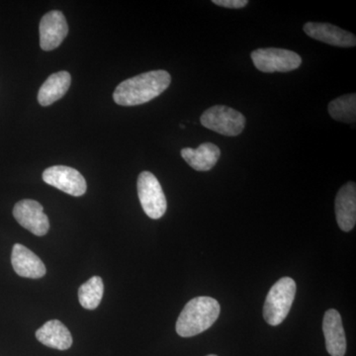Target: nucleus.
Returning <instances> with one entry per match:
<instances>
[{"label": "nucleus", "instance_id": "18", "mask_svg": "<svg viewBox=\"0 0 356 356\" xmlns=\"http://www.w3.org/2000/svg\"><path fill=\"white\" fill-rule=\"evenodd\" d=\"M103 293H104V284L102 277L93 276L79 287V303L84 309L95 310L102 302Z\"/></svg>", "mask_w": 356, "mask_h": 356}, {"label": "nucleus", "instance_id": "19", "mask_svg": "<svg viewBox=\"0 0 356 356\" xmlns=\"http://www.w3.org/2000/svg\"><path fill=\"white\" fill-rule=\"evenodd\" d=\"M212 2L218 6L232 9L243 8L248 4V0H213Z\"/></svg>", "mask_w": 356, "mask_h": 356}, {"label": "nucleus", "instance_id": "10", "mask_svg": "<svg viewBox=\"0 0 356 356\" xmlns=\"http://www.w3.org/2000/svg\"><path fill=\"white\" fill-rule=\"evenodd\" d=\"M303 29L311 38L332 46L351 48L356 44V38L353 33L330 23L308 22L304 25Z\"/></svg>", "mask_w": 356, "mask_h": 356}, {"label": "nucleus", "instance_id": "12", "mask_svg": "<svg viewBox=\"0 0 356 356\" xmlns=\"http://www.w3.org/2000/svg\"><path fill=\"white\" fill-rule=\"evenodd\" d=\"M11 264L14 271L21 277L38 280L46 274V266L43 261L32 250L20 243L13 245Z\"/></svg>", "mask_w": 356, "mask_h": 356}, {"label": "nucleus", "instance_id": "4", "mask_svg": "<svg viewBox=\"0 0 356 356\" xmlns=\"http://www.w3.org/2000/svg\"><path fill=\"white\" fill-rule=\"evenodd\" d=\"M200 121L204 127L228 137L240 135L247 123L241 112L224 105H215L206 110Z\"/></svg>", "mask_w": 356, "mask_h": 356}, {"label": "nucleus", "instance_id": "16", "mask_svg": "<svg viewBox=\"0 0 356 356\" xmlns=\"http://www.w3.org/2000/svg\"><path fill=\"white\" fill-rule=\"evenodd\" d=\"M72 76L67 72H58L48 77L40 88L38 102L42 106H49L58 102L69 90Z\"/></svg>", "mask_w": 356, "mask_h": 356}, {"label": "nucleus", "instance_id": "1", "mask_svg": "<svg viewBox=\"0 0 356 356\" xmlns=\"http://www.w3.org/2000/svg\"><path fill=\"white\" fill-rule=\"evenodd\" d=\"M172 76L163 70H152L131 77L119 84L113 93L114 102L121 106H136L154 99L165 91Z\"/></svg>", "mask_w": 356, "mask_h": 356}, {"label": "nucleus", "instance_id": "11", "mask_svg": "<svg viewBox=\"0 0 356 356\" xmlns=\"http://www.w3.org/2000/svg\"><path fill=\"white\" fill-rule=\"evenodd\" d=\"M323 332L325 339V348L330 355L344 356L346 353V332L341 315L334 309L325 312Z\"/></svg>", "mask_w": 356, "mask_h": 356}, {"label": "nucleus", "instance_id": "9", "mask_svg": "<svg viewBox=\"0 0 356 356\" xmlns=\"http://www.w3.org/2000/svg\"><path fill=\"white\" fill-rule=\"evenodd\" d=\"M40 46L44 51L57 49L67 37L69 26L64 14L54 10L44 14L40 22Z\"/></svg>", "mask_w": 356, "mask_h": 356}, {"label": "nucleus", "instance_id": "13", "mask_svg": "<svg viewBox=\"0 0 356 356\" xmlns=\"http://www.w3.org/2000/svg\"><path fill=\"white\" fill-rule=\"evenodd\" d=\"M336 217L339 228L350 232L356 222V185L350 181L339 189L336 197Z\"/></svg>", "mask_w": 356, "mask_h": 356}, {"label": "nucleus", "instance_id": "17", "mask_svg": "<svg viewBox=\"0 0 356 356\" xmlns=\"http://www.w3.org/2000/svg\"><path fill=\"white\" fill-rule=\"evenodd\" d=\"M332 118L343 123H355L356 95H346L336 98L327 106Z\"/></svg>", "mask_w": 356, "mask_h": 356}, {"label": "nucleus", "instance_id": "3", "mask_svg": "<svg viewBox=\"0 0 356 356\" xmlns=\"http://www.w3.org/2000/svg\"><path fill=\"white\" fill-rule=\"evenodd\" d=\"M296 295V283L290 277L278 280L269 290L264 307V318L267 324L280 325L291 310Z\"/></svg>", "mask_w": 356, "mask_h": 356}, {"label": "nucleus", "instance_id": "8", "mask_svg": "<svg viewBox=\"0 0 356 356\" xmlns=\"http://www.w3.org/2000/svg\"><path fill=\"white\" fill-rule=\"evenodd\" d=\"M13 216L21 226L35 236H43L50 229L48 216L44 213L43 206L35 200L25 199L14 206Z\"/></svg>", "mask_w": 356, "mask_h": 356}, {"label": "nucleus", "instance_id": "7", "mask_svg": "<svg viewBox=\"0 0 356 356\" xmlns=\"http://www.w3.org/2000/svg\"><path fill=\"white\" fill-rule=\"evenodd\" d=\"M43 180L47 184L76 197L83 196L88 188L81 173L70 166L55 165L47 168L43 173Z\"/></svg>", "mask_w": 356, "mask_h": 356}, {"label": "nucleus", "instance_id": "5", "mask_svg": "<svg viewBox=\"0 0 356 356\" xmlns=\"http://www.w3.org/2000/svg\"><path fill=\"white\" fill-rule=\"evenodd\" d=\"M138 195L143 210L151 219L158 220L165 215L168 202L158 178L153 173L143 172L138 178Z\"/></svg>", "mask_w": 356, "mask_h": 356}, {"label": "nucleus", "instance_id": "6", "mask_svg": "<svg viewBox=\"0 0 356 356\" xmlns=\"http://www.w3.org/2000/svg\"><path fill=\"white\" fill-rule=\"evenodd\" d=\"M254 67L262 72H288L297 70L302 58L295 51L284 49H257L252 53Z\"/></svg>", "mask_w": 356, "mask_h": 356}, {"label": "nucleus", "instance_id": "2", "mask_svg": "<svg viewBox=\"0 0 356 356\" xmlns=\"http://www.w3.org/2000/svg\"><path fill=\"white\" fill-rule=\"evenodd\" d=\"M220 311V304L211 297L191 300L177 318V334L182 337H191L207 331L219 318Z\"/></svg>", "mask_w": 356, "mask_h": 356}, {"label": "nucleus", "instance_id": "14", "mask_svg": "<svg viewBox=\"0 0 356 356\" xmlns=\"http://www.w3.org/2000/svg\"><path fill=\"white\" fill-rule=\"evenodd\" d=\"M181 156L193 170L208 172L216 165L221 151L212 143H204L197 149L184 147L181 149Z\"/></svg>", "mask_w": 356, "mask_h": 356}, {"label": "nucleus", "instance_id": "15", "mask_svg": "<svg viewBox=\"0 0 356 356\" xmlns=\"http://www.w3.org/2000/svg\"><path fill=\"white\" fill-rule=\"evenodd\" d=\"M37 339L48 346L58 350H69L72 344V337L67 327L58 320L48 321L36 332Z\"/></svg>", "mask_w": 356, "mask_h": 356}, {"label": "nucleus", "instance_id": "20", "mask_svg": "<svg viewBox=\"0 0 356 356\" xmlns=\"http://www.w3.org/2000/svg\"><path fill=\"white\" fill-rule=\"evenodd\" d=\"M207 356H217V355H207Z\"/></svg>", "mask_w": 356, "mask_h": 356}]
</instances>
